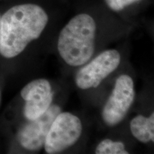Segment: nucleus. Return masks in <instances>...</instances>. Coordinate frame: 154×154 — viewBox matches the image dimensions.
I'll list each match as a JSON object with an SVG mask.
<instances>
[{
	"mask_svg": "<svg viewBox=\"0 0 154 154\" xmlns=\"http://www.w3.org/2000/svg\"><path fill=\"white\" fill-rule=\"evenodd\" d=\"M49 17L42 7L34 4L12 7L1 17L0 54L11 59L20 54L31 42L37 39Z\"/></svg>",
	"mask_w": 154,
	"mask_h": 154,
	"instance_id": "nucleus-1",
	"label": "nucleus"
},
{
	"mask_svg": "<svg viewBox=\"0 0 154 154\" xmlns=\"http://www.w3.org/2000/svg\"><path fill=\"white\" fill-rule=\"evenodd\" d=\"M96 24L87 14H79L62 29L58 38V51L67 64L82 66L91 59L95 50Z\"/></svg>",
	"mask_w": 154,
	"mask_h": 154,
	"instance_id": "nucleus-2",
	"label": "nucleus"
},
{
	"mask_svg": "<svg viewBox=\"0 0 154 154\" xmlns=\"http://www.w3.org/2000/svg\"><path fill=\"white\" fill-rule=\"evenodd\" d=\"M82 133V121L69 112L57 116L48 132L44 149L47 153H58L74 145Z\"/></svg>",
	"mask_w": 154,
	"mask_h": 154,
	"instance_id": "nucleus-3",
	"label": "nucleus"
},
{
	"mask_svg": "<svg viewBox=\"0 0 154 154\" xmlns=\"http://www.w3.org/2000/svg\"><path fill=\"white\" fill-rule=\"evenodd\" d=\"M134 98V81L128 75H121L116 81L114 88L102 111L106 124L113 126L119 124L126 116Z\"/></svg>",
	"mask_w": 154,
	"mask_h": 154,
	"instance_id": "nucleus-4",
	"label": "nucleus"
},
{
	"mask_svg": "<svg viewBox=\"0 0 154 154\" xmlns=\"http://www.w3.org/2000/svg\"><path fill=\"white\" fill-rule=\"evenodd\" d=\"M120 62L121 55L118 51H104L79 71L75 78L76 86L82 89L98 87Z\"/></svg>",
	"mask_w": 154,
	"mask_h": 154,
	"instance_id": "nucleus-5",
	"label": "nucleus"
},
{
	"mask_svg": "<svg viewBox=\"0 0 154 154\" xmlns=\"http://www.w3.org/2000/svg\"><path fill=\"white\" fill-rule=\"evenodd\" d=\"M61 112L58 105H51L43 114L29 121L21 128L18 140L23 148L29 151H37L44 146L50 127L57 116Z\"/></svg>",
	"mask_w": 154,
	"mask_h": 154,
	"instance_id": "nucleus-6",
	"label": "nucleus"
},
{
	"mask_svg": "<svg viewBox=\"0 0 154 154\" xmlns=\"http://www.w3.org/2000/svg\"><path fill=\"white\" fill-rule=\"evenodd\" d=\"M21 96L25 101L24 115L29 121L38 118L49 109L54 92L47 80L38 79L28 83L21 91Z\"/></svg>",
	"mask_w": 154,
	"mask_h": 154,
	"instance_id": "nucleus-7",
	"label": "nucleus"
},
{
	"mask_svg": "<svg viewBox=\"0 0 154 154\" xmlns=\"http://www.w3.org/2000/svg\"><path fill=\"white\" fill-rule=\"evenodd\" d=\"M133 136L142 143L154 141V113L149 117L139 115L134 118L130 123Z\"/></svg>",
	"mask_w": 154,
	"mask_h": 154,
	"instance_id": "nucleus-8",
	"label": "nucleus"
},
{
	"mask_svg": "<svg viewBox=\"0 0 154 154\" xmlns=\"http://www.w3.org/2000/svg\"><path fill=\"white\" fill-rule=\"evenodd\" d=\"M96 154H128L124 144L121 141H113L111 139H104L96 147Z\"/></svg>",
	"mask_w": 154,
	"mask_h": 154,
	"instance_id": "nucleus-9",
	"label": "nucleus"
},
{
	"mask_svg": "<svg viewBox=\"0 0 154 154\" xmlns=\"http://www.w3.org/2000/svg\"><path fill=\"white\" fill-rule=\"evenodd\" d=\"M108 7L113 11H119L124 9L127 6L140 2V0H104Z\"/></svg>",
	"mask_w": 154,
	"mask_h": 154,
	"instance_id": "nucleus-10",
	"label": "nucleus"
},
{
	"mask_svg": "<svg viewBox=\"0 0 154 154\" xmlns=\"http://www.w3.org/2000/svg\"><path fill=\"white\" fill-rule=\"evenodd\" d=\"M1 99H2V95H1V91H0V103H1Z\"/></svg>",
	"mask_w": 154,
	"mask_h": 154,
	"instance_id": "nucleus-11",
	"label": "nucleus"
},
{
	"mask_svg": "<svg viewBox=\"0 0 154 154\" xmlns=\"http://www.w3.org/2000/svg\"><path fill=\"white\" fill-rule=\"evenodd\" d=\"M1 17H2V16H1V14H0V24H1Z\"/></svg>",
	"mask_w": 154,
	"mask_h": 154,
	"instance_id": "nucleus-12",
	"label": "nucleus"
}]
</instances>
